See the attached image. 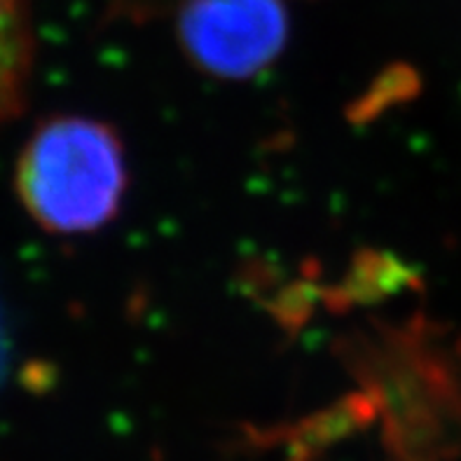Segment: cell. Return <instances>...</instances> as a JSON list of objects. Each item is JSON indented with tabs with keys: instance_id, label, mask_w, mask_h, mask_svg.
Wrapping results in <instances>:
<instances>
[{
	"instance_id": "cell-1",
	"label": "cell",
	"mask_w": 461,
	"mask_h": 461,
	"mask_svg": "<svg viewBox=\"0 0 461 461\" xmlns=\"http://www.w3.org/2000/svg\"><path fill=\"white\" fill-rule=\"evenodd\" d=\"M124 146L94 117L52 115L23 143L14 171L22 206L59 237L92 234L117 216L127 194Z\"/></svg>"
},
{
	"instance_id": "cell-2",
	"label": "cell",
	"mask_w": 461,
	"mask_h": 461,
	"mask_svg": "<svg viewBox=\"0 0 461 461\" xmlns=\"http://www.w3.org/2000/svg\"><path fill=\"white\" fill-rule=\"evenodd\" d=\"M176 33L199 70L249 80L284 52L288 17L281 0H178Z\"/></svg>"
},
{
	"instance_id": "cell-3",
	"label": "cell",
	"mask_w": 461,
	"mask_h": 461,
	"mask_svg": "<svg viewBox=\"0 0 461 461\" xmlns=\"http://www.w3.org/2000/svg\"><path fill=\"white\" fill-rule=\"evenodd\" d=\"M33 57V0H0V127L22 111Z\"/></svg>"
},
{
	"instance_id": "cell-4",
	"label": "cell",
	"mask_w": 461,
	"mask_h": 461,
	"mask_svg": "<svg viewBox=\"0 0 461 461\" xmlns=\"http://www.w3.org/2000/svg\"><path fill=\"white\" fill-rule=\"evenodd\" d=\"M7 368V333H5V319H3V310H0V384L5 377Z\"/></svg>"
}]
</instances>
